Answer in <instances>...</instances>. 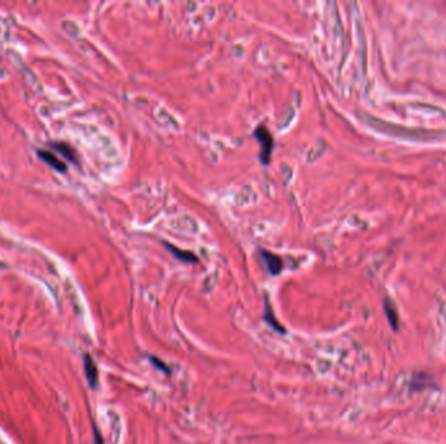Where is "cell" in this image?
I'll list each match as a JSON object with an SVG mask.
<instances>
[{
    "label": "cell",
    "mask_w": 446,
    "mask_h": 444,
    "mask_svg": "<svg viewBox=\"0 0 446 444\" xmlns=\"http://www.w3.org/2000/svg\"><path fill=\"white\" fill-rule=\"evenodd\" d=\"M253 135L261 145V151H260L261 163H262V164H267V163L270 161L271 152H273L274 148L273 136H271V133L269 132V129H267L265 125L257 127Z\"/></svg>",
    "instance_id": "1"
},
{
    "label": "cell",
    "mask_w": 446,
    "mask_h": 444,
    "mask_svg": "<svg viewBox=\"0 0 446 444\" xmlns=\"http://www.w3.org/2000/svg\"><path fill=\"white\" fill-rule=\"evenodd\" d=\"M260 254L262 261L265 262L267 271L271 275H278L281 273L282 269H283V262H282V259L279 257L275 256L274 253L269 252V250H260Z\"/></svg>",
    "instance_id": "2"
},
{
    "label": "cell",
    "mask_w": 446,
    "mask_h": 444,
    "mask_svg": "<svg viewBox=\"0 0 446 444\" xmlns=\"http://www.w3.org/2000/svg\"><path fill=\"white\" fill-rule=\"evenodd\" d=\"M38 155H39V158H41L44 163H47L48 165H51V167L54 169H56V171L59 172L67 171V164H65L64 161L61 160V159L56 158V155L52 154V152L48 151V150H41V151H38Z\"/></svg>",
    "instance_id": "3"
},
{
    "label": "cell",
    "mask_w": 446,
    "mask_h": 444,
    "mask_svg": "<svg viewBox=\"0 0 446 444\" xmlns=\"http://www.w3.org/2000/svg\"><path fill=\"white\" fill-rule=\"evenodd\" d=\"M166 248L170 250V253H173L174 256L176 258L182 261V262H186V263H197L199 262V259L197 257L191 252H186V250H180L178 248H175L174 245H170V244H165Z\"/></svg>",
    "instance_id": "4"
},
{
    "label": "cell",
    "mask_w": 446,
    "mask_h": 444,
    "mask_svg": "<svg viewBox=\"0 0 446 444\" xmlns=\"http://www.w3.org/2000/svg\"><path fill=\"white\" fill-rule=\"evenodd\" d=\"M85 371H86V378L89 380V384L94 388L97 386V382H98V370H97L95 363L93 362V360L89 356L85 357Z\"/></svg>",
    "instance_id": "5"
},
{
    "label": "cell",
    "mask_w": 446,
    "mask_h": 444,
    "mask_svg": "<svg viewBox=\"0 0 446 444\" xmlns=\"http://www.w3.org/2000/svg\"><path fill=\"white\" fill-rule=\"evenodd\" d=\"M384 306H385V314L388 316V320L390 323V326L393 327V330H398V313H397L396 305L392 302V299L386 298L385 302H384Z\"/></svg>",
    "instance_id": "6"
},
{
    "label": "cell",
    "mask_w": 446,
    "mask_h": 444,
    "mask_svg": "<svg viewBox=\"0 0 446 444\" xmlns=\"http://www.w3.org/2000/svg\"><path fill=\"white\" fill-rule=\"evenodd\" d=\"M264 320L267 323V324H269V326L271 327V328H273V330L277 331V332L286 333V330L283 328V326H282V324H279V323H278V320L275 319V316H274L273 311H271V309L269 305L266 306V311H265V314H264Z\"/></svg>",
    "instance_id": "7"
},
{
    "label": "cell",
    "mask_w": 446,
    "mask_h": 444,
    "mask_svg": "<svg viewBox=\"0 0 446 444\" xmlns=\"http://www.w3.org/2000/svg\"><path fill=\"white\" fill-rule=\"evenodd\" d=\"M54 148H56L58 151H60L61 154H63V156H65V158L69 159V160H74L73 151H72V148H68L67 145H63V144H56Z\"/></svg>",
    "instance_id": "8"
},
{
    "label": "cell",
    "mask_w": 446,
    "mask_h": 444,
    "mask_svg": "<svg viewBox=\"0 0 446 444\" xmlns=\"http://www.w3.org/2000/svg\"><path fill=\"white\" fill-rule=\"evenodd\" d=\"M150 361H152L153 362V365H154V366L157 367V369H159V370H162V371H165L166 374H170V371H169V367L166 366L165 363L162 362V361L161 360H158V358H156V357H150Z\"/></svg>",
    "instance_id": "9"
}]
</instances>
